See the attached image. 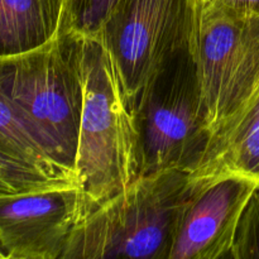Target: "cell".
<instances>
[{"mask_svg":"<svg viewBox=\"0 0 259 259\" xmlns=\"http://www.w3.org/2000/svg\"><path fill=\"white\" fill-rule=\"evenodd\" d=\"M72 38L83 90L75 168L89 214L141 176L138 132L103 40Z\"/></svg>","mask_w":259,"mask_h":259,"instance_id":"obj_1","label":"cell"},{"mask_svg":"<svg viewBox=\"0 0 259 259\" xmlns=\"http://www.w3.org/2000/svg\"><path fill=\"white\" fill-rule=\"evenodd\" d=\"M190 189V171L141 175L78 223L62 259H169Z\"/></svg>","mask_w":259,"mask_h":259,"instance_id":"obj_2","label":"cell"},{"mask_svg":"<svg viewBox=\"0 0 259 259\" xmlns=\"http://www.w3.org/2000/svg\"><path fill=\"white\" fill-rule=\"evenodd\" d=\"M141 175L194 172L210 142L197 65L191 47L172 55L153 73L133 106Z\"/></svg>","mask_w":259,"mask_h":259,"instance_id":"obj_3","label":"cell"},{"mask_svg":"<svg viewBox=\"0 0 259 259\" xmlns=\"http://www.w3.org/2000/svg\"><path fill=\"white\" fill-rule=\"evenodd\" d=\"M0 95L52 142L76 174L83 90L73 38L62 35L32 52L0 58Z\"/></svg>","mask_w":259,"mask_h":259,"instance_id":"obj_4","label":"cell"},{"mask_svg":"<svg viewBox=\"0 0 259 259\" xmlns=\"http://www.w3.org/2000/svg\"><path fill=\"white\" fill-rule=\"evenodd\" d=\"M190 47L211 139L259 96V15L196 14Z\"/></svg>","mask_w":259,"mask_h":259,"instance_id":"obj_5","label":"cell"},{"mask_svg":"<svg viewBox=\"0 0 259 259\" xmlns=\"http://www.w3.org/2000/svg\"><path fill=\"white\" fill-rule=\"evenodd\" d=\"M195 22V0H119L99 38L129 108L162 63L191 45Z\"/></svg>","mask_w":259,"mask_h":259,"instance_id":"obj_6","label":"cell"},{"mask_svg":"<svg viewBox=\"0 0 259 259\" xmlns=\"http://www.w3.org/2000/svg\"><path fill=\"white\" fill-rule=\"evenodd\" d=\"M258 186V180L232 172L191 176L169 259L232 258L240 218Z\"/></svg>","mask_w":259,"mask_h":259,"instance_id":"obj_7","label":"cell"},{"mask_svg":"<svg viewBox=\"0 0 259 259\" xmlns=\"http://www.w3.org/2000/svg\"><path fill=\"white\" fill-rule=\"evenodd\" d=\"M88 215L81 186L0 197V245L7 259H62Z\"/></svg>","mask_w":259,"mask_h":259,"instance_id":"obj_8","label":"cell"},{"mask_svg":"<svg viewBox=\"0 0 259 259\" xmlns=\"http://www.w3.org/2000/svg\"><path fill=\"white\" fill-rule=\"evenodd\" d=\"M65 0H0V58L23 55L62 37Z\"/></svg>","mask_w":259,"mask_h":259,"instance_id":"obj_9","label":"cell"},{"mask_svg":"<svg viewBox=\"0 0 259 259\" xmlns=\"http://www.w3.org/2000/svg\"><path fill=\"white\" fill-rule=\"evenodd\" d=\"M239 174L259 181V96L229 126L211 137L195 179Z\"/></svg>","mask_w":259,"mask_h":259,"instance_id":"obj_10","label":"cell"},{"mask_svg":"<svg viewBox=\"0 0 259 259\" xmlns=\"http://www.w3.org/2000/svg\"><path fill=\"white\" fill-rule=\"evenodd\" d=\"M0 146L37 166L48 176L80 184L52 142L10 101L0 95Z\"/></svg>","mask_w":259,"mask_h":259,"instance_id":"obj_11","label":"cell"},{"mask_svg":"<svg viewBox=\"0 0 259 259\" xmlns=\"http://www.w3.org/2000/svg\"><path fill=\"white\" fill-rule=\"evenodd\" d=\"M65 186L80 184L48 176L27 159L0 146V197Z\"/></svg>","mask_w":259,"mask_h":259,"instance_id":"obj_12","label":"cell"},{"mask_svg":"<svg viewBox=\"0 0 259 259\" xmlns=\"http://www.w3.org/2000/svg\"><path fill=\"white\" fill-rule=\"evenodd\" d=\"M119 0H65L62 35L99 37Z\"/></svg>","mask_w":259,"mask_h":259,"instance_id":"obj_13","label":"cell"},{"mask_svg":"<svg viewBox=\"0 0 259 259\" xmlns=\"http://www.w3.org/2000/svg\"><path fill=\"white\" fill-rule=\"evenodd\" d=\"M230 259H259V186L240 218Z\"/></svg>","mask_w":259,"mask_h":259,"instance_id":"obj_14","label":"cell"},{"mask_svg":"<svg viewBox=\"0 0 259 259\" xmlns=\"http://www.w3.org/2000/svg\"><path fill=\"white\" fill-rule=\"evenodd\" d=\"M196 14L220 13L233 15H259V0H195Z\"/></svg>","mask_w":259,"mask_h":259,"instance_id":"obj_15","label":"cell"},{"mask_svg":"<svg viewBox=\"0 0 259 259\" xmlns=\"http://www.w3.org/2000/svg\"><path fill=\"white\" fill-rule=\"evenodd\" d=\"M0 259H7V254H5L4 249L2 248V245H0Z\"/></svg>","mask_w":259,"mask_h":259,"instance_id":"obj_16","label":"cell"}]
</instances>
